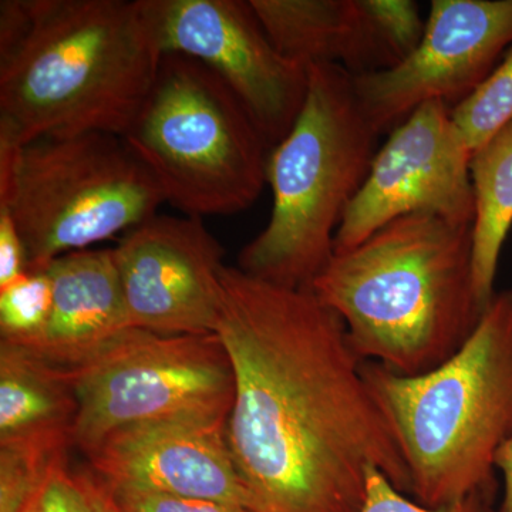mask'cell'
<instances>
[{
    "label": "cell",
    "mask_w": 512,
    "mask_h": 512,
    "mask_svg": "<svg viewBox=\"0 0 512 512\" xmlns=\"http://www.w3.org/2000/svg\"><path fill=\"white\" fill-rule=\"evenodd\" d=\"M454 124L476 153L512 121V46L480 87L451 109Z\"/></svg>",
    "instance_id": "cell-19"
},
{
    "label": "cell",
    "mask_w": 512,
    "mask_h": 512,
    "mask_svg": "<svg viewBox=\"0 0 512 512\" xmlns=\"http://www.w3.org/2000/svg\"><path fill=\"white\" fill-rule=\"evenodd\" d=\"M113 249L133 328L161 335L217 332L224 248L202 218L153 215Z\"/></svg>",
    "instance_id": "cell-12"
},
{
    "label": "cell",
    "mask_w": 512,
    "mask_h": 512,
    "mask_svg": "<svg viewBox=\"0 0 512 512\" xmlns=\"http://www.w3.org/2000/svg\"><path fill=\"white\" fill-rule=\"evenodd\" d=\"M111 490L220 501L255 512L235 467L227 423L158 421L107 434L86 453Z\"/></svg>",
    "instance_id": "cell-13"
},
{
    "label": "cell",
    "mask_w": 512,
    "mask_h": 512,
    "mask_svg": "<svg viewBox=\"0 0 512 512\" xmlns=\"http://www.w3.org/2000/svg\"><path fill=\"white\" fill-rule=\"evenodd\" d=\"M164 202L156 178L116 134L0 143V207L15 221L28 269L126 234Z\"/></svg>",
    "instance_id": "cell-7"
},
{
    "label": "cell",
    "mask_w": 512,
    "mask_h": 512,
    "mask_svg": "<svg viewBox=\"0 0 512 512\" xmlns=\"http://www.w3.org/2000/svg\"><path fill=\"white\" fill-rule=\"evenodd\" d=\"M308 69L305 106L266 163L271 218L238 258L247 274L296 289H309L332 258L336 232L366 183L382 136L348 70L336 64Z\"/></svg>",
    "instance_id": "cell-5"
},
{
    "label": "cell",
    "mask_w": 512,
    "mask_h": 512,
    "mask_svg": "<svg viewBox=\"0 0 512 512\" xmlns=\"http://www.w3.org/2000/svg\"><path fill=\"white\" fill-rule=\"evenodd\" d=\"M494 501L484 495H471L460 503L441 508L424 507L397 490L376 467L367 468L366 500L360 512H497Z\"/></svg>",
    "instance_id": "cell-21"
},
{
    "label": "cell",
    "mask_w": 512,
    "mask_h": 512,
    "mask_svg": "<svg viewBox=\"0 0 512 512\" xmlns=\"http://www.w3.org/2000/svg\"><path fill=\"white\" fill-rule=\"evenodd\" d=\"M474 288L481 306L493 301L498 261L512 227V121L471 158Z\"/></svg>",
    "instance_id": "cell-17"
},
{
    "label": "cell",
    "mask_w": 512,
    "mask_h": 512,
    "mask_svg": "<svg viewBox=\"0 0 512 512\" xmlns=\"http://www.w3.org/2000/svg\"><path fill=\"white\" fill-rule=\"evenodd\" d=\"M67 372L77 399L73 446L84 454L107 434L136 424L227 423L234 404V369L217 333L130 328Z\"/></svg>",
    "instance_id": "cell-8"
},
{
    "label": "cell",
    "mask_w": 512,
    "mask_h": 512,
    "mask_svg": "<svg viewBox=\"0 0 512 512\" xmlns=\"http://www.w3.org/2000/svg\"><path fill=\"white\" fill-rule=\"evenodd\" d=\"M163 55L214 70L247 107L268 146L281 143L305 106L309 69L278 52L244 0H138Z\"/></svg>",
    "instance_id": "cell-9"
},
{
    "label": "cell",
    "mask_w": 512,
    "mask_h": 512,
    "mask_svg": "<svg viewBox=\"0 0 512 512\" xmlns=\"http://www.w3.org/2000/svg\"><path fill=\"white\" fill-rule=\"evenodd\" d=\"M217 335L235 377L229 450L255 512H360L367 468L412 494L342 318L311 289L224 265Z\"/></svg>",
    "instance_id": "cell-1"
},
{
    "label": "cell",
    "mask_w": 512,
    "mask_h": 512,
    "mask_svg": "<svg viewBox=\"0 0 512 512\" xmlns=\"http://www.w3.org/2000/svg\"><path fill=\"white\" fill-rule=\"evenodd\" d=\"M52 281L45 268H29L0 288V335L5 342L26 345L43 332L52 311Z\"/></svg>",
    "instance_id": "cell-20"
},
{
    "label": "cell",
    "mask_w": 512,
    "mask_h": 512,
    "mask_svg": "<svg viewBox=\"0 0 512 512\" xmlns=\"http://www.w3.org/2000/svg\"><path fill=\"white\" fill-rule=\"evenodd\" d=\"M494 466L504 477V497L500 512H512V433L498 448Z\"/></svg>",
    "instance_id": "cell-26"
},
{
    "label": "cell",
    "mask_w": 512,
    "mask_h": 512,
    "mask_svg": "<svg viewBox=\"0 0 512 512\" xmlns=\"http://www.w3.org/2000/svg\"><path fill=\"white\" fill-rule=\"evenodd\" d=\"M28 271V256L12 215L0 207V288H5Z\"/></svg>",
    "instance_id": "cell-24"
},
{
    "label": "cell",
    "mask_w": 512,
    "mask_h": 512,
    "mask_svg": "<svg viewBox=\"0 0 512 512\" xmlns=\"http://www.w3.org/2000/svg\"><path fill=\"white\" fill-rule=\"evenodd\" d=\"M309 289L343 322L365 362L397 375L431 372L466 345L485 309L473 274V225L397 218L333 252Z\"/></svg>",
    "instance_id": "cell-3"
},
{
    "label": "cell",
    "mask_w": 512,
    "mask_h": 512,
    "mask_svg": "<svg viewBox=\"0 0 512 512\" xmlns=\"http://www.w3.org/2000/svg\"><path fill=\"white\" fill-rule=\"evenodd\" d=\"M512 46V0H433L423 39L403 62L353 76L363 110L392 133L430 101L454 109L488 79Z\"/></svg>",
    "instance_id": "cell-11"
},
{
    "label": "cell",
    "mask_w": 512,
    "mask_h": 512,
    "mask_svg": "<svg viewBox=\"0 0 512 512\" xmlns=\"http://www.w3.org/2000/svg\"><path fill=\"white\" fill-rule=\"evenodd\" d=\"M26 512H87L82 490L67 464L53 471Z\"/></svg>",
    "instance_id": "cell-23"
},
{
    "label": "cell",
    "mask_w": 512,
    "mask_h": 512,
    "mask_svg": "<svg viewBox=\"0 0 512 512\" xmlns=\"http://www.w3.org/2000/svg\"><path fill=\"white\" fill-rule=\"evenodd\" d=\"M74 477L82 490L87 512H123L110 488L92 470L74 473Z\"/></svg>",
    "instance_id": "cell-25"
},
{
    "label": "cell",
    "mask_w": 512,
    "mask_h": 512,
    "mask_svg": "<svg viewBox=\"0 0 512 512\" xmlns=\"http://www.w3.org/2000/svg\"><path fill=\"white\" fill-rule=\"evenodd\" d=\"M72 446L70 437L0 443V512H26Z\"/></svg>",
    "instance_id": "cell-18"
},
{
    "label": "cell",
    "mask_w": 512,
    "mask_h": 512,
    "mask_svg": "<svg viewBox=\"0 0 512 512\" xmlns=\"http://www.w3.org/2000/svg\"><path fill=\"white\" fill-rule=\"evenodd\" d=\"M111 493L123 512H252L247 508L202 498L174 497L131 490H111Z\"/></svg>",
    "instance_id": "cell-22"
},
{
    "label": "cell",
    "mask_w": 512,
    "mask_h": 512,
    "mask_svg": "<svg viewBox=\"0 0 512 512\" xmlns=\"http://www.w3.org/2000/svg\"><path fill=\"white\" fill-rule=\"evenodd\" d=\"M362 372L402 447L414 501L495 500V454L512 433V289L495 292L466 345L431 372L397 375L377 362Z\"/></svg>",
    "instance_id": "cell-4"
},
{
    "label": "cell",
    "mask_w": 512,
    "mask_h": 512,
    "mask_svg": "<svg viewBox=\"0 0 512 512\" xmlns=\"http://www.w3.org/2000/svg\"><path fill=\"white\" fill-rule=\"evenodd\" d=\"M123 138L184 215L238 214L264 190L271 147L231 87L192 57L163 55Z\"/></svg>",
    "instance_id": "cell-6"
},
{
    "label": "cell",
    "mask_w": 512,
    "mask_h": 512,
    "mask_svg": "<svg viewBox=\"0 0 512 512\" xmlns=\"http://www.w3.org/2000/svg\"><path fill=\"white\" fill-rule=\"evenodd\" d=\"M161 59L138 0H2L0 143L124 137Z\"/></svg>",
    "instance_id": "cell-2"
},
{
    "label": "cell",
    "mask_w": 512,
    "mask_h": 512,
    "mask_svg": "<svg viewBox=\"0 0 512 512\" xmlns=\"http://www.w3.org/2000/svg\"><path fill=\"white\" fill-rule=\"evenodd\" d=\"M76 416L77 399L67 369L0 340V443L72 439Z\"/></svg>",
    "instance_id": "cell-16"
},
{
    "label": "cell",
    "mask_w": 512,
    "mask_h": 512,
    "mask_svg": "<svg viewBox=\"0 0 512 512\" xmlns=\"http://www.w3.org/2000/svg\"><path fill=\"white\" fill-rule=\"evenodd\" d=\"M471 158L451 107L430 101L414 110L377 151L366 183L336 232L335 252L357 247L407 215H434L451 224L473 225Z\"/></svg>",
    "instance_id": "cell-10"
},
{
    "label": "cell",
    "mask_w": 512,
    "mask_h": 512,
    "mask_svg": "<svg viewBox=\"0 0 512 512\" xmlns=\"http://www.w3.org/2000/svg\"><path fill=\"white\" fill-rule=\"evenodd\" d=\"M52 311L43 332L23 348L50 365L73 369L133 328L114 249H83L46 265Z\"/></svg>",
    "instance_id": "cell-15"
},
{
    "label": "cell",
    "mask_w": 512,
    "mask_h": 512,
    "mask_svg": "<svg viewBox=\"0 0 512 512\" xmlns=\"http://www.w3.org/2000/svg\"><path fill=\"white\" fill-rule=\"evenodd\" d=\"M278 52L309 67L336 64L352 76L403 62L375 0H249Z\"/></svg>",
    "instance_id": "cell-14"
}]
</instances>
